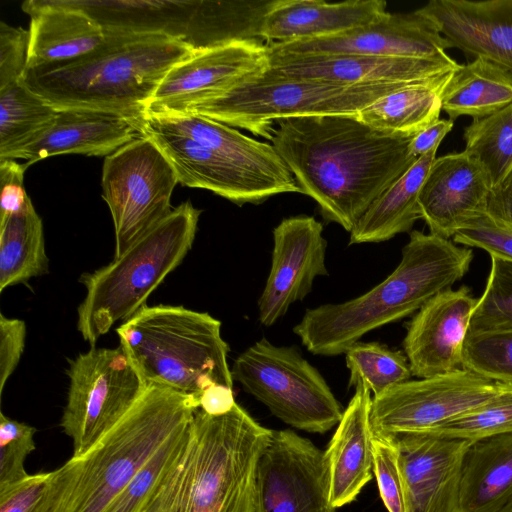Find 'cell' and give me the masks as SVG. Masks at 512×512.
I'll list each match as a JSON object with an SVG mask.
<instances>
[{"instance_id":"6da1fadb","label":"cell","mask_w":512,"mask_h":512,"mask_svg":"<svg viewBox=\"0 0 512 512\" xmlns=\"http://www.w3.org/2000/svg\"><path fill=\"white\" fill-rule=\"evenodd\" d=\"M412 138L373 129L356 115H315L279 120L270 142L322 217L351 232L418 159L409 151Z\"/></svg>"},{"instance_id":"7a4b0ae2","label":"cell","mask_w":512,"mask_h":512,"mask_svg":"<svg viewBox=\"0 0 512 512\" xmlns=\"http://www.w3.org/2000/svg\"><path fill=\"white\" fill-rule=\"evenodd\" d=\"M469 247L418 230L410 232L398 266L361 296L307 309L293 328L313 354L336 356L368 332L418 311L437 294L451 289L468 272Z\"/></svg>"},{"instance_id":"3957f363","label":"cell","mask_w":512,"mask_h":512,"mask_svg":"<svg viewBox=\"0 0 512 512\" xmlns=\"http://www.w3.org/2000/svg\"><path fill=\"white\" fill-rule=\"evenodd\" d=\"M272 434L237 403L223 415L197 409L144 512H255L258 465Z\"/></svg>"},{"instance_id":"277c9868","label":"cell","mask_w":512,"mask_h":512,"mask_svg":"<svg viewBox=\"0 0 512 512\" xmlns=\"http://www.w3.org/2000/svg\"><path fill=\"white\" fill-rule=\"evenodd\" d=\"M197 409L199 402L189 395L147 386L125 417L95 445L51 471L42 512H103Z\"/></svg>"},{"instance_id":"5b68a950","label":"cell","mask_w":512,"mask_h":512,"mask_svg":"<svg viewBox=\"0 0 512 512\" xmlns=\"http://www.w3.org/2000/svg\"><path fill=\"white\" fill-rule=\"evenodd\" d=\"M195 50L163 35L105 33L93 51L75 60L27 69L21 80L56 109L141 113L157 87Z\"/></svg>"},{"instance_id":"8992f818","label":"cell","mask_w":512,"mask_h":512,"mask_svg":"<svg viewBox=\"0 0 512 512\" xmlns=\"http://www.w3.org/2000/svg\"><path fill=\"white\" fill-rule=\"evenodd\" d=\"M120 346L147 386L195 398L215 385L233 388L221 322L183 306L142 307L116 328Z\"/></svg>"},{"instance_id":"52a82bcc","label":"cell","mask_w":512,"mask_h":512,"mask_svg":"<svg viewBox=\"0 0 512 512\" xmlns=\"http://www.w3.org/2000/svg\"><path fill=\"white\" fill-rule=\"evenodd\" d=\"M201 210L182 202L120 256L79 282L86 294L77 308V329L95 347L118 321H126L146 305L149 295L191 250Z\"/></svg>"},{"instance_id":"ba28073f","label":"cell","mask_w":512,"mask_h":512,"mask_svg":"<svg viewBox=\"0 0 512 512\" xmlns=\"http://www.w3.org/2000/svg\"><path fill=\"white\" fill-rule=\"evenodd\" d=\"M416 82L345 84L289 79L270 73L266 66L184 113L202 115L271 141L279 120L357 115L377 99Z\"/></svg>"},{"instance_id":"9c48e42d","label":"cell","mask_w":512,"mask_h":512,"mask_svg":"<svg viewBox=\"0 0 512 512\" xmlns=\"http://www.w3.org/2000/svg\"><path fill=\"white\" fill-rule=\"evenodd\" d=\"M233 380L285 424L323 434L344 412L326 380L295 347L266 339L242 352L231 368Z\"/></svg>"},{"instance_id":"30bf717a","label":"cell","mask_w":512,"mask_h":512,"mask_svg":"<svg viewBox=\"0 0 512 512\" xmlns=\"http://www.w3.org/2000/svg\"><path fill=\"white\" fill-rule=\"evenodd\" d=\"M67 402L60 420L73 456L88 451L131 410L147 388L119 345L91 347L69 359Z\"/></svg>"},{"instance_id":"8fae6325","label":"cell","mask_w":512,"mask_h":512,"mask_svg":"<svg viewBox=\"0 0 512 512\" xmlns=\"http://www.w3.org/2000/svg\"><path fill=\"white\" fill-rule=\"evenodd\" d=\"M176 173L162 151L139 135L104 159L102 198L115 233L114 257L120 256L172 210Z\"/></svg>"},{"instance_id":"7c38bea8","label":"cell","mask_w":512,"mask_h":512,"mask_svg":"<svg viewBox=\"0 0 512 512\" xmlns=\"http://www.w3.org/2000/svg\"><path fill=\"white\" fill-rule=\"evenodd\" d=\"M511 386L467 369L408 380L372 397L370 420L374 436L426 432L491 402Z\"/></svg>"},{"instance_id":"4fadbf2b","label":"cell","mask_w":512,"mask_h":512,"mask_svg":"<svg viewBox=\"0 0 512 512\" xmlns=\"http://www.w3.org/2000/svg\"><path fill=\"white\" fill-rule=\"evenodd\" d=\"M324 451L293 430H273L257 474L255 512H335Z\"/></svg>"},{"instance_id":"5bb4252c","label":"cell","mask_w":512,"mask_h":512,"mask_svg":"<svg viewBox=\"0 0 512 512\" xmlns=\"http://www.w3.org/2000/svg\"><path fill=\"white\" fill-rule=\"evenodd\" d=\"M267 65L266 43L258 40L195 51L170 69L142 112L184 113Z\"/></svg>"},{"instance_id":"9a60e30c","label":"cell","mask_w":512,"mask_h":512,"mask_svg":"<svg viewBox=\"0 0 512 512\" xmlns=\"http://www.w3.org/2000/svg\"><path fill=\"white\" fill-rule=\"evenodd\" d=\"M268 54L369 55L381 57L442 58L449 42L437 26L416 10L388 12L377 22L343 34L266 44Z\"/></svg>"},{"instance_id":"2e32d148","label":"cell","mask_w":512,"mask_h":512,"mask_svg":"<svg viewBox=\"0 0 512 512\" xmlns=\"http://www.w3.org/2000/svg\"><path fill=\"white\" fill-rule=\"evenodd\" d=\"M272 262L258 300L259 321L271 326L303 300L318 276L328 275L323 225L313 216L283 219L273 230Z\"/></svg>"},{"instance_id":"e0dca14e","label":"cell","mask_w":512,"mask_h":512,"mask_svg":"<svg viewBox=\"0 0 512 512\" xmlns=\"http://www.w3.org/2000/svg\"><path fill=\"white\" fill-rule=\"evenodd\" d=\"M138 133L149 138L172 165L178 183L202 188L229 201L243 205L260 204L266 199L287 193L280 185L254 174L195 140L169 132L142 113L133 118Z\"/></svg>"},{"instance_id":"ac0fdd59","label":"cell","mask_w":512,"mask_h":512,"mask_svg":"<svg viewBox=\"0 0 512 512\" xmlns=\"http://www.w3.org/2000/svg\"><path fill=\"white\" fill-rule=\"evenodd\" d=\"M386 438L398 452L406 512H463L461 465L470 441L429 433Z\"/></svg>"},{"instance_id":"d6986e66","label":"cell","mask_w":512,"mask_h":512,"mask_svg":"<svg viewBox=\"0 0 512 512\" xmlns=\"http://www.w3.org/2000/svg\"><path fill=\"white\" fill-rule=\"evenodd\" d=\"M467 286L443 291L407 325L404 353L413 376L430 378L463 368V346L477 304Z\"/></svg>"},{"instance_id":"ffe728a7","label":"cell","mask_w":512,"mask_h":512,"mask_svg":"<svg viewBox=\"0 0 512 512\" xmlns=\"http://www.w3.org/2000/svg\"><path fill=\"white\" fill-rule=\"evenodd\" d=\"M491 186L480 164L462 152L433 161L418 196L430 234L450 239L487 213Z\"/></svg>"},{"instance_id":"44dd1931","label":"cell","mask_w":512,"mask_h":512,"mask_svg":"<svg viewBox=\"0 0 512 512\" xmlns=\"http://www.w3.org/2000/svg\"><path fill=\"white\" fill-rule=\"evenodd\" d=\"M267 60V70L279 77L345 84L424 81L451 72L460 65L449 55L409 58L267 53Z\"/></svg>"},{"instance_id":"7402d4cb","label":"cell","mask_w":512,"mask_h":512,"mask_svg":"<svg viewBox=\"0 0 512 512\" xmlns=\"http://www.w3.org/2000/svg\"><path fill=\"white\" fill-rule=\"evenodd\" d=\"M449 42L512 74V0H430L416 10Z\"/></svg>"},{"instance_id":"603a6c76","label":"cell","mask_w":512,"mask_h":512,"mask_svg":"<svg viewBox=\"0 0 512 512\" xmlns=\"http://www.w3.org/2000/svg\"><path fill=\"white\" fill-rule=\"evenodd\" d=\"M135 115L94 109H59L52 126L11 159H23L31 165L60 154L106 157L140 135L133 122Z\"/></svg>"},{"instance_id":"cb8c5ba5","label":"cell","mask_w":512,"mask_h":512,"mask_svg":"<svg viewBox=\"0 0 512 512\" xmlns=\"http://www.w3.org/2000/svg\"><path fill=\"white\" fill-rule=\"evenodd\" d=\"M387 13L383 0H274L264 16L261 39L269 44L339 35L369 26Z\"/></svg>"},{"instance_id":"d4e9b609","label":"cell","mask_w":512,"mask_h":512,"mask_svg":"<svg viewBox=\"0 0 512 512\" xmlns=\"http://www.w3.org/2000/svg\"><path fill=\"white\" fill-rule=\"evenodd\" d=\"M371 403V392L361 385L355 387L324 451L330 501L335 509L355 501L374 476Z\"/></svg>"},{"instance_id":"484cf974","label":"cell","mask_w":512,"mask_h":512,"mask_svg":"<svg viewBox=\"0 0 512 512\" xmlns=\"http://www.w3.org/2000/svg\"><path fill=\"white\" fill-rule=\"evenodd\" d=\"M141 113L157 126L195 140L244 169L280 185L287 193H301L294 176L271 143L258 141L202 115Z\"/></svg>"},{"instance_id":"4316f807","label":"cell","mask_w":512,"mask_h":512,"mask_svg":"<svg viewBox=\"0 0 512 512\" xmlns=\"http://www.w3.org/2000/svg\"><path fill=\"white\" fill-rule=\"evenodd\" d=\"M21 8L30 16L27 69L75 60L105 40L102 28L66 0H27Z\"/></svg>"},{"instance_id":"83f0119b","label":"cell","mask_w":512,"mask_h":512,"mask_svg":"<svg viewBox=\"0 0 512 512\" xmlns=\"http://www.w3.org/2000/svg\"><path fill=\"white\" fill-rule=\"evenodd\" d=\"M460 494L463 512H497L512 501V432L468 443Z\"/></svg>"},{"instance_id":"f1b7e54d","label":"cell","mask_w":512,"mask_h":512,"mask_svg":"<svg viewBox=\"0 0 512 512\" xmlns=\"http://www.w3.org/2000/svg\"><path fill=\"white\" fill-rule=\"evenodd\" d=\"M104 33L163 35L182 40L197 0H66Z\"/></svg>"},{"instance_id":"f546056e","label":"cell","mask_w":512,"mask_h":512,"mask_svg":"<svg viewBox=\"0 0 512 512\" xmlns=\"http://www.w3.org/2000/svg\"><path fill=\"white\" fill-rule=\"evenodd\" d=\"M436 152L433 149L420 156L373 201L351 230L350 245L387 241L412 229L421 219L418 196Z\"/></svg>"},{"instance_id":"4dcf8cb0","label":"cell","mask_w":512,"mask_h":512,"mask_svg":"<svg viewBox=\"0 0 512 512\" xmlns=\"http://www.w3.org/2000/svg\"><path fill=\"white\" fill-rule=\"evenodd\" d=\"M451 73L416 82L387 94L363 108L356 117L378 131L414 137L439 120L442 94Z\"/></svg>"},{"instance_id":"1f68e13d","label":"cell","mask_w":512,"mask_h":512,"mask_svg":"<svg viewBox=\"0 0 512 512\" xmlns=\"http://www.w3.org/2000/svg\"><path fill=\"white\" fill-rule=\"evenodd\" d=\"M274 0H197L182 41L195 51L261 39L265 14Z\"/></svg>"},{"instance_id":"d6a6232c","label":"cell","mask_w":512,"mask_h":512,"mask_svg":"<svg viewBox=\"0 0 512 512\" xmlns=\"http://www.w3.org/2000/svg\"><path fill=\"white\" fill-rule=\"evenodd\" d=\"M512 103V74L481 57L452 71L442 94L449 119L487 117Z\"/></svg>"},{"instance_id":"836d02e7","label":"cell","mask_w":512,"mask_h":512,"mask_svg":"<svg viewBox=\"0 0 512 512\" xmlns=\"http://www.w3.org/2000/svg\"><path fill=\"white\" fill-rule=\"evenodd\" d=\"M42 219L29 207L0 220V292L48 272Z\"/></svg>"},{"instance_id":"e575fe53","label":"cell","mask_w":512,"mask_h":512,"mask_svg":"<svg viewBox=\"0 0 512 512\" xmlns=\"http://www.w3.org/2000/svg\"><path fill=\"white\" fill-rule=\"evenodd\" d=\"M58 109L22 80L0 88V159H11L38 140L54 123Z\"/></svg>"},{"instance_id":"d590c367","label":"cell","mask_w":512,"mask_h":512,"mask_svg":"<svg viewBox=\"0 0 512 512\" xmlns=\"http://www.w3.org/2000/svg\"><path fill=\"white\" fill-rule=\"evenodd\" d=\"M464 151L477 161L491 188L512 174V103L501 110L473 121L463 133Z\"/></svg>"},{"instance_id":"8d00e7d4","label":"cell","mask_w":512,"mask_h":512,"mask_svg":"<svg viewBox=\"0 0 512 512\" xmlns=\"http://www.w3.org/2000/svg\"><path fill=\"white\" fill-rule=\"evenodd\" d=\"M344 354L350 371L349 387L361 385L373 397L410 380L412 375L405 353L379 342H356Z\"/></svg>"},{"instance_id":"74e56055","label":"cell","mask_w":512,"mask_h":512,"mask_svg":"<svg viewBox=\"0 0 512 512\" xmlns=\"http://www.w3.org/2000/svg\"><path fill=\"white\" fill-rule=\"evenodd\" d=\"M191 421L176 430L157 449L103 512H144L182 452Z\"/></svg>"},{"instance_id":"f35d334b","label":"cell","mask_w":512,"mask_h":512,"mask_svg":"<svg viewBox=\"0 0 512 512\" xmlns=\"http://www.w3.org/2000/svg\"><path fill=\"white\" fill-rule=\"evenodd\" d=\"M490 258L486 287L472 312L468 334L512 330V258Z\"/></svg>"},{"instance_id":"ab89813d","label":"cell","mask_w":512,"mask_h":512,"mask_svg":"<svg viewBox=\"0 0 512 512\" xmlns=\"http://www.w3.org/2000/svg\"><path fill=\"white\" fill-rule=\"evenodd\" d=\"M509 432H512V386L491 402L422 433L474 441Z\"/></svg>"},{"instance_id":"60d3db41","label":"cell","mask_w":512,"mask_h":512,"mask_svg":"<svg viewBox=\"0 0 512 512\" xmlns=\"http://www.w3.org/2000/svg\"><path fill=\"white\" fill-rule=\"evenodd\" d=\"M463 368L492 381L512 384V330L467 334Z\"/></svg>"},{"instance_id":"b9f144b4","label":"cell","mask_w":512,"mask_h":512,"mask_svg":"<svg viewBox=\"0 0 512 512\" xmlns=\"http://www.w3.org/2000/svg\"><path fill=\"white\" fill-rule=\"evenodd\" d=\"M35 432L34 427L0 413V487L29 475L25 460L35 450Z\"/></svg>"},{"instance_id":"7bdbcfd3","label":"cell","mask_w":512,"mask_h":512,"mask_svg":"<svg viewBox=\"0 0 512 512\" xmlns=\"http://www.w3.org/2000/svg\"><path fill=\"white\" fill-rule=\"evenodd\" d=\"M373 474L388 512H406L403 476L398 452L387 438L374 436Z\"/></svg>"},{"instance_id":"ee69618b","label":"cell","mask_w":512,"mask_h":512,"mask_svg":"<svg viewBox=\"0 0 512 512\" xmlns=\"http://www.w3.org/2000/svg\"><path fill=\"white\" fill-rule=\"evenodd\" d=\"M469 248H480L488 254L512 258V228L487 213L471 221L452 238Z\"/></svg>"},{"instance_id":"f6af8a7d","label":"cell","mask_w":512,"mask_h":512,"mask_svg":"<svg viewBox=\"0 0 512 512\" xmlns=\"http://www.w3.org/2000/svg\"><path fill=\"white\" fill-rule=\"evenodd\" d=\"M29 31L0 22V88L21 80L27 69Z\"/></svg>"},{"instance_id":"bcb514c9","label":"cell","mask_w":512,"mask_h":512,"mask_svg":"<svg viewBox=\"0 0 512 512\" xmlns=\"http://www.w3.org/2000/svg\"><path fill=\"white\" fill-rule=\"evenodd\" d=\"M51 472L28 475L0 487V512H42Z\"/></svg>"},{"instance_id":"7dc6e473","label":"cell","mask_w":512,"mask_h":512,"mask_svg":"<svg viewBox=\"0 0 512 512\" xmlns=\"http://www.w3.org/2000/svg\"><path fill=\"white\" fill-rule=\"evenodd\" d=\"M28 166L14 159H0V220L32 205L24 187V173Z\"/></svg>"},{"instance_id":"c3c4849f","label":"cell","mask_w":512,"mask_h":512,"mask_svg":"<svg viewBox=\"0 0 512 512\" xmlns=\"http://www.w3.org/2000/svg\"><path fill=\"white\" fill-rule=\"evenodd\" d=\"M26 324L0 314V394L19 364L25 348Z\"/></svg>"},{"instance_id":"681fc988","label":"cell","mask_w":512,"mask_h":512,"mask_svg":"<svg viewBox=\"0 0 512 512\" xmlns=\"http://www.w3.org/2000/svg\"><path fill=\"white\" fill-rule=\"evenodd\" d=\"M454 121L439 119L416 134L409 144L410 154L419 158L433 149H438L443 138L452 130Z\"/></svg>"},{"instance_id":"f907efd6","label":"cell","mask_w":512,"mask_h":512,"mask_svg":"<svg viewBox=\"0 0 512 512\" xmlns=\"http://www.w3.org/2000/svg\"><path fill=\"white\" fill-rule=\"evenodd\" d=\"M487 214L512 228V174L502 184L491 189Z\"/></svg>"},{"instance_id":"816d5d0a","label":"cell","mask_w":512,"mask_h":512,"mask_svg":"<svg viewBox=\"0 0 512 512\" xmlns=\"http://www.w3.org/2000/svg\"><path fill=\"white\" fill-rule=\"evenodd\" d=\"M235 404L233 388L224 385L208 388L199 399V409L209 415H223L229 412Z\"/></svg>"},{"instance_id":"f5cc1de1","label":"cell","mask_w":512,"mask_h":512,"mask_svg":"<svg viewBox=\"0 0 512 512\" xmlns=\"http://www.w3.org/2000/svg\"><path fill=\"white\" fill-rule=\"evenodd\" d=\"M497 512H512V501L509 502L506 506L498 510Z\"/></svg>"}]
</instances>
